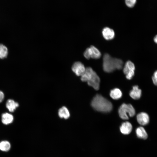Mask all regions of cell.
<instances>
[{
  "label": "cell",
  "instance_id": "obj_1",
  "mask_svg": "<svg viewBox=\"0 0 157 157\" xmlns=\"http://www.w3.org/2000/svg\"><path fill=\"white\" fill-rule=\"evenodd\" d=\"M91 105L95 110L103 113L110 112L113 108L111 102L99 94L94 97L91 102Z\"/></svg>",
  "mask_w": 157,
  "mask_h": 157
},
{
  "label": "cell",
  "instance_id": "obj_2",
  "mask_svg": "<svg viewBox=\"0 0 157 157\" xmlns=\"http://www.w3.org/2000/svg\"><path fill=\"white\" fill-rule=\"evenodd\" d=\"M103 64L104 71L106 72L110 73L116 69H122L123 63L122 60L113 58L110 55L106 53L103 56Z\"/></svg>",
  "mask_w": 157,
  "mask_h": 157
},
{
  "label": "cell",
  "instance_id": "obj_3",
  "mask_svg": "<svg viewBox=\"0 0 157 157\" xmlns=\"http://www.w3.org/2000/svg\"><path fill=\"white\" fill-rule=\"evenodd\" d=\"M118 113L120 117L123 119H129V116L132 117L135 115V111L133 106L130 104H122L118 109Z\"/></svg>",
  "mask_w": 157,
  "mask_h": 157
},
{
  "label": "cell",
  "instance_id": "obj_4",
  "mask_svg": "<svg viewBox=\"0 0 157 157\" xmlns=\"http://www.w3.org/2000/svg\"><path fill=\"white\" fill-rule=\"evenodd\" d=\"M84 56L87 59L90 58L94 59L99 58L101 55L99 51L94 46L92 45L88 48L84 53Z\"/></svg>",
  "mask_w": 157,
  "mask_h": 157
},
{
  "label": "cell",
  "instance_id": "obj_5",
  "mask_svg": "<svg viewBox=\"0 0 157 157\" xmlns=\"http://www.w3.org/2000/svg\"><path fill=\"white\" fill-rule=\"evenodd\" d=\"M135 66L134 63L131 61L126 62L123 69V72L126 75V78L131 79L134 75Z\"/></svg>",
  "mask_w": 157,
  "mask_h": 157
},
{
  "label": "cell",
  "instance_id": "obj_6",
  "mask_svg": "<svg viewBox=\"0 0 157 157\" xmlns=\"http://www.w3.org/2000/svg\"><path fill=\"white\" fill-rule=\"evenodd\" d=\"M88 85L93 87L95 90H98L99 88L100 78L94 71L87 82Z\"/></svg>",
  "mask_w": 157,
  "mask_h": 157
},
{
  "label": "cell",
  "instance_id": "obj_7",
  "mask_svg": "<svg viewBox=\"0 0 157 157\" xmlns=\"http://www.w3.org/2000/svg\"><path fill=\"white\" fill-rule=\"evenodd\" d=\"M73 72L77 76H81L85 72V68L84 65L79 61L74 63L72 68Z\"/></svg>",
  "mask_w": 157,
  "mask_h": 157
},
{
  "label": "cell",
  "instance_id": "obj_8",
  "mask_svg": "<svg viewBox=\"0 0 157 157\" xmlns=\"http://www.w3.org/2000/svg\"><path fill=\"white\" fill-rule=\"evenodd\" d=\"M136 119L138 123L142 126L147 125L149 122V116L145 112H142L138 113L137 115Z\"/></svg>",
  "mask_w": 157,
  "mask_h": 157
},
{
  "label": "cell",
  "instance_id": "obj_9",
  "mask_svg": "<svg viewBox=\"0 0 157 157\" xmlns=\"http://www.w3.org/2000/svg\"><path fill=\"white\" fill-rule=\"evenodd\" d=\"M102 34L104 38L107 40L113 39L115 36V32L113 30L109 27H104L102 30Z\"/></svg>",
  "mask_w": 157,
  "mask_h": 157
},
{
  "label": "cell",
  "instance_id": "obj_10",
  "mask_svg": "<svg viewBox=\"0 0 157 157\" xmlns=\"http://www.w3.org/2000/svg\"><path fill=\"white\" fill-rule=\"evenodd\" d=\"M132 126L130 123L126 122L122 123L120 127L121 132L124 135H128L131 132Z\"/></svg>",
  "mask_w": 157,
  "mask_h": 157
},
{
  "label": "cell",
  "instance_id": "obj_11",
  "mask_svg": "<svg viewBox=\"0 0 157 157\" xmlns=\"http://www.w3.org/2000/svg\"><path fill=\"white\" fill-rule=\"evenodd\" d=\"M141 94L142 91L139 88L138 85L133 86L132 90L129 93L130 96L135 100L139 99L140 98Z\"/></svg>",
  "mask_w": 157,
  "mask_h": 157
},
{
  "label": "cell",
  "instance_id": "obj_12",
  "mask_svg": "<svg viewBox=\"0 0 157 157\" xmlns=\"http://www.w3.org/2000/svg\"><path fill=\"white\" fill-rule=\"evenodd\" d=\"M14 117L11 114L6 113L1 115V121L2 123L5 125L11 123L13 121Z\"/></svg>",
  "mask_w": 157,
  "mask_h": 157
},
{
  "label": "cell",
  "instance_id": "obj_13",
  "mask_svg": "<svg viewBox=\"0 0 157 157\" xmlns=\"http://www.w3.org/2000/svg\"><path fill=\"white\" fill-rule=\"evenodd\" d=\"M135 133L137 137L139 138L145 140L147 138L148 134L145 129L142 126L138 127Z\"/></svg>",
  "mask_w": 157,
  "mask_h": 157
},
{
  "label": "cell",
  "instance_id": "obj_14",
  "mask_svg": "<svg viewBox=\"0 0 157 157\" xmlns=\"http://www.w3.org/2000/svg\"><path fill=\"white\" fill-rule=\"evenodd\" d=\"M19 106V104L14 100L9 99L7 100L6 104V106L11 112H13Z\"/></svg>",
  "mask_w": 157,
  "mask_h": 157
},
{
  "label": "cell",
  "instance_id": "obj_15",
  "mask_svg": "<svg viewBox=\"0 0 157 157\" xmlns=\"http://www.w3.org/2000/svg\"><path fill=\"white\" fill-rule=\"evenodd\" d=\"M59 117L62 118L68 119L70 116L69 112L67 108L63 106L60 108L58 112Z\"/></svg>",
  "mask_w": 157,
  "mask_h": 157
},
{
  "label": "cell",
  "instance_id": "obj_16",
  "mask_svg": "<svg viewBox=\"0 0 157 157\" xmlns=\"http://www.w3.org/2000/svg\"><path fill=\"white\" fill-rule=\"evenodd\" d=\"M94 71L90 67L85 68L83 74L81 76V80L83 82H87Z\"/></svg>",
  "mask_w": 157,
  "mask_h": 157
},
{
  "label": "cell",
  "instance_id": "obj_17",
  "mask_svg": "<svg viewBox=\"0 0 157 157\" xmlns=\"http://www.w3.org/2000/svg\"><path fill=\"white\" fill-rule=\"evenodd\" d=\"M110 97L113 99L117 100L120 99L122 95V93L120 89L115 88L111 90L110 94Z\"/></svg>",
  "mask_w": 157,
  "mask_h": 157
},
{
  "label": "cell",
  "instance_id": "obj_18",
  "mask_svg": "<svg viewBox=\"0 0 157 157\" xmlns=\"http://www.w3.org/2000/svg\"><path fill=\"white\" fill-rule=\"evenodd\" d=\"M8 54L7 47L3 44H0V59H3L6 58Z\"/></svg>",
  "mask_w": 157,
  "mask_h": 157
},
{
  "label": "cell",
  "instance_id": "obj_19",
  "mask_svg": "<svg viewBox=\"0 0 157 157\" xmlns=\"http://www.w3.org/2000/svg\"><path fill=\"white\" fill-rule=\"evenodd\" d=\"M10 143L7 141H2L0 142V150L3 151H8L10 148Z\"/></svg>",
  "mask_w": 157,
  "mask_h": 157
},
{
  "label": "cell",
  "instance_id": "obj_20",
  "mask_svg": "<svg viewBox=\"0 0 157 157\" xmlns=\"http://www.w3.org/2000/svg\"><path fill=\"white\" fill-rule=\"evenodd\" d=\"M126 6L128 7L132 8L134 6L136 2V0H125Z\"/></svg>",
  "mask_w": 157,
  "mask_h": 157
},
{
  "label": "cell",
  "instance_id": "obj_21",
  "mask_svg": "<svg viewBox=\"0 0 157 157\" xmlns=\"http://www.w3.org/2000/svg\"><path fill=\"white\" fill-rule=\"evenodd\" d=\"M152 79L154 84L156 85H157V70L154 72L152 76Z\"/></svg>",
  "mask_w": 157,
  "mask_h": 157
},
{
  "label": "cell",
  "instance_id": "obj_22",
  "mask_svg": "<svg viewBox=\"0 0 157 157\" xmlns=\"http://www.w3.org/2000/svg\"><path fill=\"white\" fill-rule=\"evenodd\" d=\"M4 94L3 92L0 91V103L1 102L4 98Z\"/></svg>",
  "mask_w": 157,
  "mask_h": 157
},
{
  "label": "cell",
  "instance_id": "obj_23",
  "mask_svg": "<svg viewBox=\"0 0 157 157\" xmlns=\"http://www.w3.org/2000/svg\"><path fill=\"white\" fill-rule=\"evenodd\" d=\"M154 42L157 44V35H156L154 38Z\"/></svg>",
  "mask_w": 157,
  "mask_h": 157
}]
</instances>
